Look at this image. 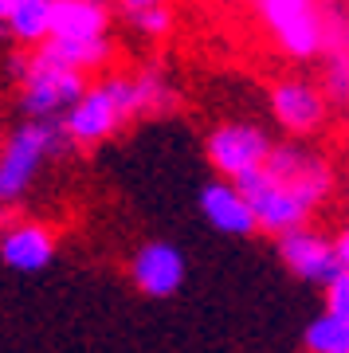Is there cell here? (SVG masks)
Here are the masks:
<instances>
[{"label":"cell","instance_id":"6da1fadb","mask_svg":"<svg viewBox=\"0 0 349 353\" xmlns=\"http://www.w3.org/2000/svg\"><path fill=\"white\" fill-rule=\"evenodd\" d=\"M71 145L63 118H28L4 138L0 145V216L8 212L32 185L48 157L63 153Z\"/></svg>","mask_w":349,"mask_h":353},{"label":"cell","instance_id":"7a4b0ae2","mask_svg":"<svg viewBox=\"0 0 349 353\" xmlns=\"http://www.w3.org/2000/svg\"><path fill=\"white\" fill-rule=\"evenodd\" d=\"M8 71L20 87V110L28 118H63L79 102V94L90 87L83 71L55 63L39 51L28 59H12Z\"/></svg>","mask_w":349,"mask_h":353},{"label":"cell","instance_id":"3957f363","mask_svg":"<svg viewBox=\"0 0 349 353\" xmlns=\"http://www.w3.org/2000/svg\"><path fill=\"white\" fill-rule=\"evenodd\" d=\"M259 20L287 59H318L326 51V12L318 0H255Z\"/></svg>","mask_w":349,"mask_h":353},{"label":"cell","instance_id":"277c9868","mask_svg":"<svg viewBox=\"0 0 349 353\" xmlns=\"http://www.w3.org/2000/svg\"><path fill=\"white\" fill-rule=\"evenodd\" d=\"M236 185L248 192L251 208H255V220H259V228L271 232V236L306 228V220H310V212H314V204L306 201L302 192H295L290 185H283V181H275L263 165L251 169V173H243Z\"/></svg>","mask_w":349,"mask_h":353},{"label":"cell","instance_id":"5b68a950","mask_svg":"<svg viewBox=\"0 0 349 353\" xmlns=\"http://www.w3.org/2000/svg\"><path fill=\"white\" fill-rule=\"evenodd\" d=\"M271 150H275L271 134L263 126H255V122H220L208 134V141H204L208 165L220 176H228V181H239L243 173L259 169L271 157Z\"/></svg>","mask_w":349,"mask_h":353},{"label":"cell","instance_id":"8992f818","mask_svg":"<svg viewBox=\"0 0 349 353\" xmlns=\"http://www.w3.org/2000/svg\"><path fill=\"white\" fill-rule=\"evenodd\" d=\"M334 102L326 99L322 83H310L302 75L279 79L271 87V118L287 130L290 138H310L326 126Z\"/></svg>","mask_w":349,"mask_h":353},{"label":"cell","instance_id":"52a82bcc","mask_svg":"<svg viewBox=\"0 0 349 353\" xmlns=\"http://www.w3.org/2000/svg\"><path fill=\"white\" fill-rule=\"evenodd\" d=\"M263 169H267L275 181H283V185H290L295 192H302L314 208H318V204L330 196V189H334V169H330V161H326L322 153L306 150V145H295V141L275 145L271 157L263 161Z\"/></svg>","mask_w":349,"mask_h":353},{"label":"cell","instance_id":"ba28073f","mask_svg":"<svg viewBox=\"0 0 349 353\" xmlns=\"http://www.w3.org/2000/svg\"><path fill=\"white\" fill-rule=\"evenodd\" d=\"M122 122H130V118H126V110L118 106V99H114V90L106 87L102 79L90 83V87L79 94L75 106L63 114V130H67L71 145H99V141H106L110 134H118Z\"/></svg>","mask_w":349,"mask_h":353},{"label":"cell","instance_id":"9c48e42d","mask_svg":"<svg viewBox=\"0 0 349 353\" xmlns=\"http://www.w3.org/2000/svg\"><path fill=\"white\" fill-rule=\"evenodd\" d=\"M279 255H283V263H287L302 283H318V287H330V283L346 271V259L337 252V243L318 236V232H310V228L283 232V236H279Z\"/></svg>","mask_w":349,"mask_h":353},{"label":"cell","instance_id":"30bf717a","mask_svg":"<svg viewBox=\"0 0 349 353\" xmlns=\"http://www.w3.org/2000/svg\"><path fill=\"white\" fill-rule=\"evenodd\" d=\"M130 279H134V287L141 290V294H150V299H169V294H177L181 283H185V255L165 240L141 243L134 252V259H130Z\"/></svg>","mask_w":349,"mask_h":353},{"label":"cell","instance_id":"8fae6325","mask_svg":"<svg viewBox=\"0 0 349 353\" xmlns=\"http://www.w3.org/2000/svg\"><path fill=\"white\" fill-rule=\"evenodd\" d=\"M200 212H204V220L216 232H224V236H251L259 228L248 192L239 189L236 181H228V176H220V181L200 189Z\"/></svg>","mask_w":349,"mask_h":353},{"label":"cell","instance_id":"7c38bea8","mask_svg":"<svg viewBox=\"0 0 349 353\" xmlns=\"http://www.w3.org/2000/svg\"><path fill=\"white\" fill-rule=\"evenodd\" d=\"M0 259L12 271H24V275L43 271L55 259V236H51V228H43V224L4 228V236H0Z\"/></svg>","mask_w":349,"mask_h":353},{"label":"cell","instance_id":"4fadbf2b","mask_svg":"<svg viewBox=\"0 0 349 353\" xmlns=\"http://www.w3.org/2000/svg\"><path fill=\"white\" fill-rule=\"evenodd\" d=\"M110 32V4L106 0H55L51 36L63 39H90Z\"/></svg>","mask_w":349,"mask_h":353},{"label":"cell","instance_id":"5bb4252c","mask_svg":"<svg viewBox=\"0 0 349 353\" xmlns=\"http://www.w3.org/2000/svg\"><path fill=\"white\" fill-rule=\"evenodd\" d=\"M39 55H48L63 67H75L83 75L90 71H102V67L114 59V43L110 36H90V39H63V36H51L39 43Z\"/></svg>","mask_w":349,"mask_h":353},{"label":"cell","instance_id":"9a60e30c","mask_svg":"<svg viewBox=\"0 0 349 353\" xmlns=\"http://www.w3.org/2000/svg\"><path fill=\"white\" fill-rule=\"evenodd\" d=\"M51 20H55V0H16L12 12L4 16L8 36L28 48H39L43 39H51Z\"/></svg>","mask_w":349,"mask_h":353},{"label":"cell","instance_id":"2e32d148","mask_svg":"<svg viewBox=\"0 0 349 353\" xmlns=\"http://www.w3.org/2000/svg\"><path fill=\"white\" fill-rule=\"evenodd\" d=\"M306 353H349V318L326 310L306 326Z\"/></svg>","mask_w":349,"mask_h":353},{"label":"cell","instance_id":"e0dca14e","mask_svg":"<svg viewBox=\"0 0 349 353\" xmlns=\"http://www.w3.org/2000/svg\"><path fill=\"white\" fill-rule=\"evenodd\" d=\"M322 90L334 106H349V51L346 48H326Z\"/></svg>","mask_w":349,"mask_h":353},{"label":"cell","instance_id":"ac0fdd59","mask_svg":"<svg viewBox=\"0 0 349 353\" xmlns=\"http://www.w3.org/2000/svg\"><path fill=\"white\" fill-rule=\"evenodd\" d=\"M126 20H130V28H134L137 36H146V39H161V36H169V28H173V12H169V4L130 8Z\"/></svg>","mask_w":349,"mask_h":353},{"label":"cell","instance_id":"d6986e66","mask_svg":"<svg viewBox=\"0 0 349 353\" xmlns=\"http://www.w3.org/2000/svg\"><path fill=\"white\" fill-rule=\"evenodd\" d=\"M326 310L349 318V267L334 279V283H330V287H326Z\"/></svg>","mask_w":349,"mask_h":353},{"label":"cell","instance_id":"ffe728a7","mask_svg":"<svg viewBox=\"0 0 349 353\" xmlns=\"http://www.w3.org/2000/svg\"><path fill=\"white\" fill-rule=\"evenodd\" d=\"M122 4V12H130V8H146V4H169V0H118Z\"/></svg>","mask_w":349,"mask_h":353},{"label":"cell","instance_id":"44dd1931","mask_svg":"<svg viewBox=\"0 0 349 353\" xmlns=\"http://www.w3.org/2000/svg\"><path fill=\"white\" fill-rule=\"evenodd\" d=\"M337 252H341V259H346V267H349V232L337 240Z\"/></svg>","mask_w":349,"mask_h":353},{"label":"cell","instance_id":"7402d4cb","mask_svg":"<svg viewBox=\"0 0 349 353\" xmlns=\"http://www.w3.org/2000/svg\"><path fill=\"white\" fill-rule=\"evenodd\" d=\"M12 4H16V0H0V20H4V16L12 12Z\"/></svg>","mask_w":349,"mask_h":353},{"label":"cell","instance_id":"603a6c76","mask_svg":"<svg viewBox=\"0 0 349 353\" xmlns=\"http://www.w3.org/2000/svg\"><path fill=\"white\" fill-rule=\"evenodd\" d=\"M4 32H8V24H4V20H0V36H4Z\"/></svg>","mask_w":349,"mask_h":353},{"label":"cell","instance_id":"cb8c5ba5","mask_svg":"<svg viewBox=\"0 0 349 353\" xmlns=\"http://www.w3.org/2000/svg\"><path fill=\"white\" fill-rule=\"evenodd\" d=\"M0 145H4V138H0Z\"/></svg>","mask_w":349,"mask_h":353}]
</instances>
